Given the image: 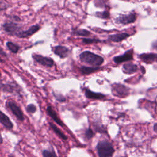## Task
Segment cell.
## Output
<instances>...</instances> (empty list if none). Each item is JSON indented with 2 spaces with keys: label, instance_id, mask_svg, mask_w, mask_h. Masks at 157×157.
Instances as JSON below:
<instances>
[{
  "label": "cell",
  "instance_id": "cell-15",
  "mask_svg": "<svg viewBox=\"0 0 157 157\" xmlns=\"http://www.w3.org/2000/svg\"><path fill=\"white\" fill-rule=\"evenodd\" d=\"M139 57L143 61L151 63L157 59V54L155 53H143L140 54Z\"/></svg>",
  "mask_w": 157,
  "mask_h": 157
},
{
  "label": "cell",
  "instance_id": "cell-27",
  "mask_svg": "<svg viewBox=\"0 0 157 157\" xmlns=\"http://www.w3.org/2000/svg\"><path fill=\"white\" fill-rule=\"evenodd\" d=\"M54 96L55 97L57 101H58L59 102H64L66 101V98L62 95V94H53Z\"/></svg>",
  "mask_w": 157,
  "mask_h": 157
},
{
  "label": "cell",
  "instance_id": "cell-7",
  "mask_svg": "<svg viewBox=\"0 0 157 157\" xmlns=\"http://www.w3.org/2000/svg\"><path fill=\"white\" fill-rule=\"evenodd\" d=\"M40 26H39L38 25H34L30 26L26 31L21 30L16 35V36L18 38H26L32 36L34 33H36L37 31H38L40 29Z\"/></svg>",
  "mask_w": 157,
  "mask_h": 157
},
{
  "label": "cell",
  "instance_id": "cell-18",
  "mask_svg": "<svg viewBox=\"0 0 157 157\" xmlns=\"http://www.w3.org/2000/svg\"><path fill=\"white\" fill-rule=\"evenodd\" d=\"M49 125L50 128L52 129V130L54 131V132L61 139L66 140L67 139V137L60 130L59 128H58L55 124H54L53 123L49 122Z\"/></svg>",
  "mask_w": 157,
  "mask_h": 157
},
{
  "label": "cell",
  "instance_id": "cell-34",
  "mask_svg": "<svg viewBox=\"0 0 157 157\" xmlns=\"http://www.w3.org/2000/svg\"><path fill=\"white\" fill-rule=\"evenodd\" d=\"M5 61H4V60L3 59H2L1 58V56H0V63H4Z\"/></svg>",
  "mask_w": 157,
  "mask_h": 157
},
{
  "label": "cell",
  "instance_id": "cell-9",
  "mask_svg": "<svg viewBox=\"0 0 157 157\" xmlns=\"http://www.w3.org/2000/svg\"><path fill=\"white\" fill-rule=\"evenodd\" d=\"M114 94L120 98H125L129 94V89L121 84H117L113 87Z\"/></svg>",
  "mask_w": 157,
  "mask_h": 157
},
{
  "label": "cell",
  "instance_id": "cell-32",
  "mask_svg": "<svg viewBox=\"0 0 157 157\" xmlns=\"http://www.w3.org/2000/svg\"><path fill=\"white\" fill-rule=\"evenodd\" d=\"M52 157H57V156H56V153L54 151L53 148H52Z\"/></svg>",
  "mask_w": 157,
  "mask_h": 157
},
{
  "label": "cell",
  "instance_id": "cell-28",
  "mask_svg": "<svg viewBox=\"0 0 157 157\" xmlns=\"http://www.w3.org/2000/svg\"><path fill=\"white\" fill-rule=\"evenodd\" d=\"M42 156L43 157H52V151L44 150L42 151Z\"/></svg>",
  "mask_w": 157,
  "mask_h": 157
},
{
  "label": "cell",
  "instance_id": "cell-26",
  "mask_svg": "<svg viewBox=\"0 0 157 157\" xmlns=\"http://www.w3.org/2000/svg\"><path fill=\"white\" fill-rule=\"evenodd\" d=\"M10 7V5L5 1H0V11L6 10Z\"/></svg>",
  "mask_w": 157,
  "mask_h": 157
},
{
  "label": "cell",
  "instance_id": "cell-13",
  "mask_svg": "<svg viewBox=\"0 0 157 157\" xmlns=\"http://www.w3.org/2000/svg\"><path fill=\"white\" fill-rule=\"evenodd\" d=\"M0 123L7 129H12L13 127V124L9 119V118L2 111L0 110Z\"/></svg>",
  "mask_w": 157,
  "mask_h": 157
},
{
  "label": "cell",
  "instance_id": "cell-6",
  "mask_svg": "<svg viewBox=\"0 0 157 157\" xmlns=\"http://www.w3.org/2000/svg\"><path fill=\"white\" fill-rule=\"evenodd\" d=\"M33 58L40 64L47 67H52L54 65V61L52 58L47 56H44L42 55L33 53L32 55Z\"/></svg>",
  "mask_w": 157,
  "mask_h": 157
},
{
  "label": "cell",
  "instance_id": "cell-24",
  "mask_svg": "<svg viewBox=\"0 0 157 157\" xmlns=\"http://www.w3.org/2000/svg\"><path fill=\"white\" fill-rule=\"evenodd\" d=\"M26 110L29 113H34L36 112L37 110V107H36L35 105L33 104H30L27 105L26 108Z\"/></svg>",
  "mask_w": 157,
  "mask_h": 157
},
{
  "label": "cell",
  "instance_id": "cell-25",
  "mask_svg": "<svg viewBox=\"0 0 157 157\" xmlns=\"http://www.w3.org/2000/svg\"><path fill=\"white\" fill-rule=\"evenodd\" d=\"M94 132L93 131H92V129L91 128H88L87 129L86 131H85V136L86 137V139L89 140L90 139H91L93 136H94Z\"/></svg>",
  "mask_w": 157,
  "mask_h": 157
},
{
  "label": "cell",
  "instance_id": "cell-31",
  "mask_svg": "<svg viewBox=\"0 0 157 157\" xmlns=\"http://www.w3.org/2000/svg\"><path fill=\"white\" fill-rule=\"evenodd\" d=\"M153 130H154V131H155L156 133H157V123L155 124V125H154V126H153Z\"/></svg>",
  "mask_w": 157,
  "mask_h": 157
},
{
  "label": "cell",
  "instance_id": "cell-22",
  "mask_svg": "<svg viewBox=\"0 0 157 157\" xmlns=\"http://www.w3.org/2000/svg\"><path fill=\"white\" fill-rule=\"evenodd\" d=\"M82 43L85 44H91L93 43H98L101 42L100 40L96 39H89V38H83L82 40Z\"/></svg>",
  "mask_w": 157,
  "mask_h": 157
},
{
  "label": "cell",
  "instance_id": "cell-14",
  "mask_svg": "<svg viewBox=\"0 0 157 157\" xmlns=\"http://www.w3.org/2000/svg\"><path fill=\"white\" fill-rule=\"evenodd\" d=\"M85 95L87 98L89 99H104L105 98V96L100 93H95L88 88H86L85 90Z\"/></svg>",
  "mask_w": 157,
  "mask_h": 157
},
{
  "label": "cell",
  "instance_id": "cell-17",
  "mask_svg": "<svg viewBox=\"0 0 157 157\" xmlns=\"http://www.w3.org/2000/svg\"><path fill=\"white\" fill-rule=\"evenodd\" d=\"M137 70V66L134 64H132V63L124 64L123 66V71L126 74H131L132 73L136 72Z\"/></svg>",
  "mask_w": 157,
  "mask_h": 157
},
{
  "label": "cell",
  "instance_id": "cell-2",
  "mask_svg": "<svg viewBox=\"0 0 157 157\" xmlns=\"http://www.w3.org/2000/svg\"><path fill=\"white\" fill-rule=\"evenodd\" d=\"M96 150L99 157H112L115 152L112 144L106 140L99 141L96 146Z\"/></svg>",
  "mask_w": 157,
  "mask_h": 157
},
{
  "label": "cell",
  "instance_id": "cell-21",
  "mask_svg": "<svg viewBox=\"0 0 157 157\" xmlns=\"http://www.w3.org/2000/svg\"><path fill=\"white\" fill-rule=\"evenodd\" d=\"M72 34L78 36H89L91 33L85 29H78L73 30Z\"/></svg>",
  "mask_w": 157,
  "mask_h": 157
},
{
  "label": "cell",
  "instance_id": "cell-19",
  "mask_svg": "<svg viewBox=\"0 0 157 157\" xmlns=\"http://www.w3.org/2000/svg\"><path fill=\"white\" fill-rule=\"evenodd\" d=\"M99 69V67H87L83 66L80 67V71L83 75H89L98 71Z\"/></svg>",
  "mask_w": 157,
  "mask_h": 157
},
{
  "label": "cell",
  "instance_id": "cell-23",
  "mask_svg": "<svg viewBox=\"0 0 157 157\" xmlns=\"http://www.w3.org/2000/svg\"><path fill=\"white\" fill-rule=\"evenodd\" d=\"M96 15L99 18H104V19H105V18H109V12L108 11H103V12H96Z\"/></svg>",
  "mask_w": 157,
  "mask_h": 157
},
{
  "label": "cell",
  "instance_id": "cell-4",
  "mask_svg": "<svg viewBox=\"0 0 157 157\" xmlns=\"http://www.w3.org/2000/svg\"><path fill=\"white\" fill-rule=\"evenodd\" d=\"M2 28L8 34L16 36L21 31L22 26L13 21H6L2 25Z\"/></svg>",
  "mask_w": 157,
  "mask_h": 157
},
{
  "label": "cell",
  "instance_id": "cell-12",
  "mask_svg": "<svg viewBox=\"0 0 157 157\" xmlns=\"http://www.w3.org/2000/svg\"><path fill=\"white\" fill-rule=\"evenodd\" d=\"M46 111H47V113L48 114V115L49 117H50L53 120V121L56 123L58 125L63 127L64 126V123H63V121L59 119V118L58 117V115L56 114V112L53 110V107L51 106V105H48L47 107V109H46Z\"/></svg>",
  "mask_w": 157,
  "mask_h": 157
},
{
  "label": "cell",
  "instance_id": "cell-30",
  "mask_svg": "<svg viewBox=\"0 0 157 157\" xmlns=\"http://www.w3.org/2000/svg\"><path fill=\"white\" fill-rule=\"evenodd\" d=\"M0 56H2V57H4V58H7V53L2 50L1 47H0Z\"/></svg>",
  "mask_w": 157,
  "mask_h": 157
},
{
  "label": "cell",
  "instance_id": "cell-16",
  "mask_svg": "<svg viewBox=\"0 0 157 157\" xmlns=\"http://www.w3.org/2000/svg\"><path fill=\"white\" fill-rule=\"evenodd\" d=\"M130 34L128 33H120V34H115L113 35H110L109 36V39L113 41V42H120L126 38L128 37Z\"/></svg>",
  "mask_w": 157,
  "mask_h": 157
},
{
  "label": "cell",
  "instance_id": "cell-35",
  "mask_svg": "<svg viewBox=\"0 0 157 157\" xmlns=\"http://www.w3.org/2000/svg\"><path fill=\"white\" fill-rule=\"evenodd\" d=\"M9 157H13V156H9Z\"/></svg>",
  "mask_w": 157,
  "mask_h": 157
},
{
  "label": "cell",
  "instance_id": "cell-10",
  "mask_svg": "<svg viewBox=\"0 0 157 157\" xmlns=\"http://www.w3.org/2000/svg\"><path fill=\"white\" fill-rule=\"evenodd\" d=\"M53 52L56 55L63 59L68 56L70 53V50L65 46L57 45L53 48Z\"/></svg>",
  "mask_w": 157,
  "mask_h": 157
},
{
  "label": "cell",
  "instance_id": "cell-20",
  "mask_svg": "<svg viewBox=\"0 0 157 157\" xmlns=\"http://www.w3.org/2000/svg\"><path fill=\"white\" fill-rule=\"evenodd\" d=\"M6 47L12 53L15 54L17 53L20 50L19 45L12 42H7L6 43Z\"/></svg>",
  "mask_w": 157,
  "mask_h": 157
},
{
  "label": "cell",
  "instance_id": "cell-3",
  "mask_svg": "<svg viewBox=\"0 0 157 157\" xmlns=\"http://www.w3.org/2000/svg\"><path fill=\"white\" fill-rule=\"evenodd\" d=\"M0 90L4 93H9L21 96V88L17 83L13 82L0 83Z\"/></svg>",
  "mask_w": 157,
  "mask_h": 157
},
{
  "label": "cell",
  "instance_id": "cell-29",
  "mask_svg": "<svg viewBox=\"0 0 157 157\" xmlns=\"http://www.w3.org/2000/svg\"><path fill=\"white\" fill-rule=\"evenodd\" d=\"M8 17L15 21H21V18L17 15H9Z\"/></svg>",
  "mask_w": 157,
  "mask_h": 157
},
{
  "label": "cell",
  "instance_id": "cell-5",
  "mask_svg": "<svg viewBox=\"0 0 157 157\" xmlns=\"http://www.w3.org/2000/svg\"><path fill=\"white\" fill-rule=\"evenodd\" d=\"M6 106L8 107V109H10V110L12 112V113L15 116V117L20 121H23L25 120L24 115L20 108V107L13 101H8L6 102Z\"/></svg>",
  "mask_w": 157,
  "mask_h": 157
},
{
  "label": "cell",
  "instance_id": "cell-11",
  "mask_svg": "<svg viewBox=\"0 0 157 157\" xmlns=\"http://www.w3.org/2000/svg\"><path fill=\"white\" fill-rule=\"evenodd\" d=\"M133 50L131 49L126 52L124 55L117 56L113 58V61L117 64H120L123 62H125L127 61L131 60L133 58L132 56Z\"/></svg>",
  "mask_w": 157,
  "mask_h": 157
},
{
  "label": "cell",
  "instance_id": "cell-33",
  "mask_svg": "<svg viewBox=\"0 0 157 157\" xmlns=\"http://www.w3.org/2000/svg\"><path fill=\"white\" fill-rule=\"evenodd\" d=\"M2 142H3V139H2L1 133V131H0V144H1L2 143Z\"/></svg>",
  "mask_w": 157,
  "mask_h": 157
},
{
  "label": "cell",
  "instance_id": "cell-8",
  "mask_svg": "<svg viewBox=\"0 0 157 157\" xmlns=\"http://www.w3.org/2000/svg\"><path fill=\"white\" fill-rule=\"evenodd\" d=\"M136 15L134 12L129 13L128 14H124L120 15L118 18H117V22L123 25H126L129 23H133L136 21Z\"/></svg>",
  "mask_w": 157,
  "mask_h": 157
},
{
  "label": "cell",
  "instance_id": "cell-1",
  "mask_svg": "<svg viewBox=\"0 0 157 157\" xmlns=\"http://www.w3.org/2000/svg\"><path fill=\"white\" fill-rule=\"evenodd\" d=\"M81 62L94 66H101L104 62V58L90 51H84L79 55Z\"/></svg>",
  "mask_w": 157,
  "mask_h": 157
}]
</instances>
